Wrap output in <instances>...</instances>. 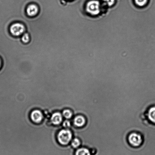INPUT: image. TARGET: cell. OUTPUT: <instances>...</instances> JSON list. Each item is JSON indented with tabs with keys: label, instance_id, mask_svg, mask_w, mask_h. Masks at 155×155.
<instances>
[{
	"label": "cell",
	"instance_id": "obj_9",
	"mask_svg": "<svg viewBox=\"0 0 155 155\" xmlns=\"http://www.w3.org/2000/svg\"><path fill=\"white\" fill-rule=\"evenodd\" d=\"M91 152L87 148H81L76 150L75 155H91Z\"/></svg>",
	"mask_w": 155,
	"mask_h": 155
},
{
	"label": "cell",
	"instance_id": "obj_3",
	"mask_svg": "<svg viewBox=\"0 0 155 155\" xmlns=\"http://www.w3.org/2000/svg\"><path fill=\"white\" fill-rule=\"evenodd\" d=\"M25 31V28L22 24L16 23L12 25L10 28V31L13 35L18 37L21 35Z\"/></svg>",
	"mask_w": 155,
	"mask_h": 155
},
{
	"label": "cell",
	"instance_id": "obj_1",
	"mask_svg": "<svg viewBox=\"0 0 155 155\" xmlns=\"http://www.w3.org/2000/svg\"><path fill=\"white\" fill-rule=\"evenodd\" d=\"M73 134L69 129H63L60 131L57 135V140L58 143L62 145H67L71 141Z\"/></svg>",
	"mask_w": 155,
	"mask_h": 155
},
{
	"label": "cell",
	"instance_id": "obj_12",
	"mask_svg": "<svg viewBox=\"0 0 155 155\" xmlns=\"http://www.w3.org/2000/svg\"><path fill=\"white\" fill-rule=\"evenodd\" d=\"M81 143L80 141L78 138H74L71 142V146L74 148H77L80 145Z\"/></svg>",
	"mask_w": 155,
	"mask_h": 155
},
{
	"label": "cell",
	"instance_id": "obj_2",
	"mask_svg": "<svg viewBox=\"0 0 155 155\" xmlns=\"http://www.w3.org/2000/svg\"><path fill=\"white\" fill-rule=\"evenodd\" d=\"M86 11L92 15H97L100 13V4L97 1H91L87 3L86 7Z\"/></svg>",
	"mask_w": 155,
	"mask_h": 155
},
{
	"label": "cell",
	"instance_id": "obj_13",
	"mask_svg": "<svg viewBox=\"0 0 155 155\" xmlns=\"http://www.w3.org/2000/svg\"><path fill=\"white\" fill-rule=\"evenodd\" d=\"M22 41L25 43H28L30 41L29 35L28 33H25L21 38Z\"/></svg>",
	"mask_w": 155,
	"mask_h": 155
},
{
	"label": "cell",
	"instance_id": "obj_4",
	"mask_svg": "<svg viewBox=\"0 0 155 155\" xmlns=\"http://www.w3.org/2000/svg\"><path fill=\"white\" fill-rule=\"evenodd\" d=\"M30 117L33 122L39 124L41 122L44 116L41 111L38 109H36L31 112Z\"/></svg>",
	"mask_w": 155,
	"mask_h": 155
},
{
	"label": "cell",
	"instance_id": "obj_8",
	"mask_svg": "<svg viewBox=\"0 0 155 155\" xmlns=\"http://www.w3.org/2000/svg\"><path fill=\"white\" fill-rule=\"evenodd\" d=\"M74 123L78 127H81L85 125V120L84 117L81 115L77 116L74 120Z\"/></svg>",
	"mask_w": 155,
	"mask_h": 155
},
{
	"label": "cell",
	"instance_id": "obj_6",
	"mask_svg": "<svg viewBox=\"0 0 155 155\" xmlns=\"http://www.w3.org/2000/svg\"><path fill=\"white\" fill-rule=\"evenodd\" d=\"M63 121V115L59 112H55L52 114L51 118V123L54 125H59Z\"/></svg>",
	"mask_w": 155,
	"mask_h": 155
},
{
	"label": "cell",
	"instance_id": "obj_15",
	"mask_svg": "<svg viewBox=\"0 0 155 155\" xmlns=\"http://www.w3.org/2000/svg\"><path fill=\"white\" fill-rule=\"evenodd\" d=\"M63 127L66 128H68L71 127V123L70 121L68 120H66L63 122Z\"/></svg>",
	"mask_w": 155,
	"mask_h": 155
},
{
	"label": "cell",
	"instance_id": "obj_14",
	"mask_svg": "<svg viewBox=\"0 0 155 155\" xmlns=\"http://www.w3.org/2000/svg\"><path fill=\"white\" fill-rule=\"evenodd\" d=\"M147 0H135V3L140 7L146 5Z\"/></svg>",
	"mask_w": 155,
	"mask_h": 155
},
{
	"label": "cell",
	"instance_id": "obj_16",
	"mask_svg": "<svg viewBox=\"0 0 155 155\" xmlns=\"http://www.w3.org/2000/svg\"><path fill=\"white\" fill-rule=\"evenodd\" d=\"M104 1L106 2L109 6L113 5L115 3V0H104Z\"/></svg>",
	"mask_w": 155,
	"mask_h": 155
},
{
	"label": "cell",
	"instance_id": "obj_10",
	"mask_svg": "<svg viewBox=\"0 0 155 155\" xmlns=\"http://www.w3.org/2000/svg\"><path fill=\"white\" fill-rule=\"evenodd\" d=\"M148 117L150 121L155 123V107L152 108L150 110Z\"/></svg>",
	"mask_w": 155,
	"mask_h": 155
},
{
	"label": "cell",
	"instance_id": "obj_5",
	"mask_svg": "<svg viewBox=\"0 0 155 155\" xmlns=\"http://www.w3.org/2000/svg\"><path fill=\"white\" fill-rule=\"evenodd\" d=\"M129 141L132 146L137 147L140 145L142 142V139L141 136L138 134L132 133L129 135Z\"/></svg>",
	"mask_w": 155,
	"mask_h": 155
},
{
	"label": "cell",
	"instance_id": "obj_17",
	"mask_svg": "<svg viewBox=\"0 0 155 155\" xmlns=\"http://www.w3.org/2000/svg\"><path fill=\"white\" fill-rule=\"evenodd\" d=\"M1 59H0V68H1Z\"/></svg>",
	"mask_w": 155,
	"mask_h": 155
},
{
	"label": "cell",
	"instance_id": "obj_11",
	"mask_svg": "<svg viewBox=\"0 0 155 155\" xmlns=\"http://www.w3.org/2000/svg\"><path fill=\"white\" fill-rule=\"evenodd\" d=\"M63 116L67 119H69L72 118L73 115V112L70 109H64L62 112Z\"/></svg>",
	"mask_w": 155,
	"mask_h": 155
},
{
	"label": "cell",
	"instance_id": "obj_7",
	"mask_svg": "<svg viewBox=\"0 0 155 155\" xmlns=\"http://www.w3.org/2000/svg\"><path fill=\"white\" fill-rule=\"evenodd\" d=\"M38 7L35 4L28 5L26 9L27 15L31 17L36 16L38 13Z\"/></svg>",
	"mask_w": 155,
	"mask_h": 155
}]
</instances>
